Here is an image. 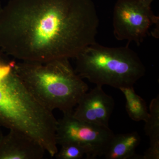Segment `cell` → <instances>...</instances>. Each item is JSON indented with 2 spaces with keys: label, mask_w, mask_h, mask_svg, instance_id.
I'll return each instance as SVG.
<instances>
[{
  "label": "cell",
  "mask_w": 159,
  "mask_h": 159,
  "mask_svg": "<svg viewBox=\"0 0 159 159\" xmlns=\"http://www.w3.org/2000/svg\"><path fill=\"white\" fill-rule=\"evenodd\" d=\"M13 69L38 101L53 111L73 112L88 84L73 69L69 59L45 62L15 61Z\"/></svg>",
  "instance_id": "cell-2"
},
{
  "label": "cell",
  "mask_w": 159,
  "mask_h": 159,
  "mask_svg": "<svg viewBox=\"0 0 159 159\" xmlns=\"http://www.w3.org/2000/svg\"><path fill=\"white\" fill-rule=\"evenodd\" d=\"M46 152L39 142L19 131L9 130L0 141V159H41Z\"/></svg>",
  "instance_id": "cell-7"
},
{
  "label": "cell",
  "mask_w": 159,
  "mask_h": 159,
  "mask_svg": "<svg viewBox=\"0 0 159 159\" xmlns=\"http://www.w3.org/2000/svg\"><path fill=\"white\" fill-rule=\"evenodd\" d=\"M129 45L109 48L93 44L75 57V70L81 78L96 85L118 89L134 87L145 76L146 69Z\"/></svg>",
  "instance_id": "cell-3"
},
{
  "label": "cell",
  "mask_w": 159,
  "mask_h": 159,
  "mask_svg": "<svg viewBox=\"0 0 159 159\" xmlns=\"http://www.w3.org/2000/svg\"><path fill=\"white\" fill-rule=\"evenodd\" d=\"M140 142L141 137L136 131L115 134L103 157L106 159H142L135 152Z\"/></svg>",
  "instance_id": "cell-8"
},
{
  "label": "cell",
  "mask_w": 159,
  "mask_h": 159,
  "mask_svg": "<svg viewBox=\"0 0 159 159\" xmlns=\"http://www.w3.org/2000/svg\"><path fill=\"white\" fill-rule=\"evenodd\" d=\"M2 7L1 5V3H0V11H1V9H2Z\"/></svg>",
  "instance_id": "cell-13"
},
{
  "label": "cell",
  "mask_w": 159,
  "mask_h": 159,
  "mask_svg": "<svg viewBox=\"0 0 159 159\" xmlns=\"http://www.w3.org/2000/svg\"><path fill=\"white\" fill-rule=\"evenodd\" d=\"M93 0H11L0 11V49L19 61L75 58L97 43Z\"/></svg>",
  "instance_id": "cell-1"
},
{
  "label": "cell",
  "mask_w": 159,
  "mask_h": 159,
  "mask_svg": "<svg viewBox=\"0 0 159 159\" xmlns=\"http://www.w3.org/2000/svg\"><path fill=\"white\" fill-rule=\"evenodd\" d=\"M145 134L149 138L150 146L144 153L142 159H159V97L151 101L149 116L145 122Z\"/></svg>",
  "instance_id": "cell-9"
},
{
  "label": "cell",
  "mask_w": 159,
  "mask_h": 159,
  "mask_svg": "<svg viewBox=\"0 0 159 159\" xmlns=\"http://www.w3.org/2000/svg\"><path fill=\"white\" fill-rule=\"evenodd\" d=\"M61 148L54 157L57 159H80L86 156V149L82 145L74 142H69L61 145Z\"/></svg>",
  "instance_id": "cell-11"
},
{
  "label": "cell",
  "mask_w": 159,
  "mask_h": 159,
  "mask_svg": "<svg viewBox=\"0 0 159 159\" xmlns=\"http://www.w3.org/2000/svg\"><path fill=\"white\" fill-rule=\"evenodd\" d=\"M123 93L125 99V109L129 116L135 122H145L149 116V111L146 102L135 93L134 87L119 89Z\"/></svg>",
  "instance_id": "cell-10"
},
{
  "label": "cell",
  "mask_w": 159,
  "mask_h": 159,
  "mask_svg": "<svg viewBox=\"0 0 159 159\" xmlns=\"http://www.w3.org/2000/svg\"><path fill=\"white\" fill-rule=\"evenodd\" d=\"M154 0H118L114 8V36L140 45L154 25L159 28V18L154 14L151 5Z\"/></svg>",
  "instance_id": "cell-4"
},
{
  "label": "cell",
  "mask_w": 159,
  "mask_h": 159,
  "mask_svg": "<svg viewBox=\"0 0 159 159\" xmlns=\"http://www.w3.org/2000/svg\"><path fill=\"white\" fill-rule=\"evenodd\" d=\"M115 105L113 97L106 93L102 86L96 85L83 95L73 115L83 122L109 126V121Z\"/></svg>",
  "instance_id": "cell-6"
},
{
  "label": "cell",
  "mask_w": 159,
  "mask_h": 159,
  "mask_svg": "<svg viewBox=\"0 0 159 159\" xmlns=\"http://www.w3.org/2000/svg\"><path fill=\"white\" fill-rule=\"evenodd\" d=\"M73 113L63 114L57 120L56 131L57 145L74 142L86 149L87 159H94L103 156L115 134L109 126L91 124L80 121Z\"/></svg>",
  "instance_id": "cell-5"
},
{
  "label": "cell",
  "mask_w": 159,
  "mask_h": 159,
  "mask_svg": "<svg viewBox=\"0 0 159 159\" xmlns=\"http://www.w3.org/2000/svg\"><path fill=\"white\" fill-rule=\"evenodd\" d=\"M3 135H3L2 131V129H1V126H0V141H1Z\"/></svg>",
  "instance_id": "cell-12"
}]
</instances>
